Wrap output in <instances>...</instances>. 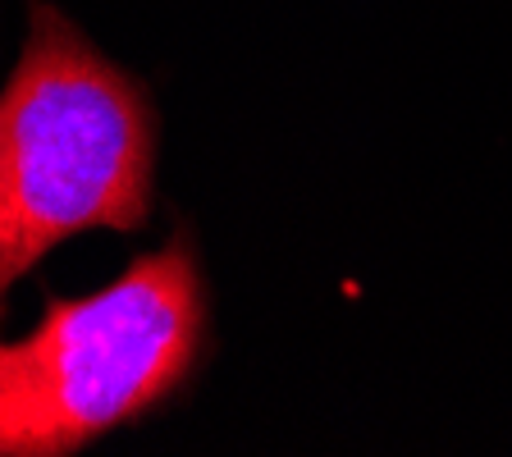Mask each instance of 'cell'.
<instances>
[{
  "mask_svg": "<svg viewBox=\"0 0 512 457\" xmlns=\"http://www.w3.org/2000/svg\"><path fill=\"white\" fill-rule=\"evenodd\" d=\"M156 202L147 87L96 51L55 5L28 10V42L0 87V316L42 256L87 229L138 234Z\"/></svg>",
  "mask_w": 512,
  "mask_h": 457,
  "instance_id": "cell-1",
  "label": "cell"
},
{
  "mask_svg": "<svg viewBox=\"0 0 512 457\" xmlns=\"http://www.w3.org/2000/svg\"><path fill=\"white\" fill-rule=\"evenodd\" d=\"M206 339V279L183 234L87 298H51L37 330L0 339V457L83 453L142 421L192 380Z\"/></svg>",
  "mask_w": 512,
  "mask_h": 457,
  "instance_id": "cell-2",
  "label": "cell"
}]
</instances>
